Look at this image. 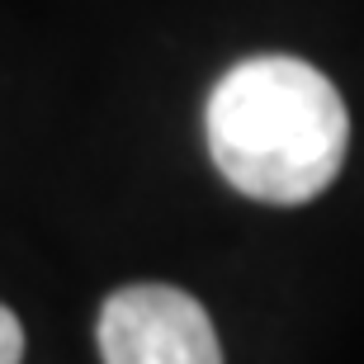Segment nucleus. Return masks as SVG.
<instances>
[{
  "instance_id": "obj_1",
  "label": "nucleus",
  "mask_w": 364,
  "mask_h": 364,
  "mask_svg": "<svg viewBox=\"0 0 364 364\" xmlns=\"http://www.w3.org/2000/svg\"><path fill=\"white\" fill-rule=\"evenodd\" d=\"M203 137L232 189L260 203H308L341 176L346 100L303 57H246L213 85Z\"/></svg>"
},
{
  "instance_id": "obj_2",
  "label": "nucleus",
  "mask_w": 364,
  "mask_h": 364,
  "mask_svg": "<svg viewBox=\"0 0 364 364\" xmlns=\"http://www.w3.org/2000/svg\"><path fill=\"white\" fill-rule=\"evenodd\" d=\"M105 364H223L208 312L171 284H128L100 308Z\"/></svg>"
},
{
  "instance_id": "obj_3",
  "label": "nucleus",
  "mask_w": 364,
  "mask_h": 364,
  "mask_svg": "<svg viewBox=\"0 0 364 364\" xmlns=\"http://www.w3.org/2000/svg\"><path fill=\"white\" fill-rule=\"evenodd\" d=\"M24 360V326L10 308H0V364H19Z\"/></svg>"
}]
</instances>
